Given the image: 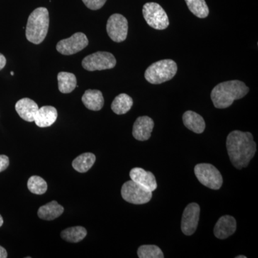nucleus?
Segmentation results:
<instances>
[{"label": "nucleus", "mask_w": 258, "mask_h": 258, "mask_svg": "<svg viewBox=\"0 0 258 258\" xmlns=\"http://www.w3.org/2000/svg\"><path fill=\"white\" fill-rule=\"evenodd\" d=\"M137 254L139 258H164L161 249L157 245L146 244L139 247Z\"/></svg>", "instance_id": "nucleus-26"}, {"label": "nucleus", "mask_w": 258, "mask_h": 258, "mask_svg": "<svg viewBox=\"0 0 258 258\" xmlns=\"http://www.w3.org/2000/svg\"><path fill=\"white\" fill-rule=\"evenodd\" d=\"M144 18L148 25L156 30H164L169 25V18L161 5L156 3H148L144 5Z\"/></svg>", "instance_id": "nucleus-6"}, {"label": "nucleus", "mask_w": 258, "mask_h": 258, "mask_svg": "<svg viewBox=\"0 0 258 258\" xmlns=\"http://www.w3.org/2000/svg\"><path fill=\"white\" fill-rule=\"evenodd\" d=\"M182 119L185 126L191 132L202 134L205 131L206 126L205 120L198 113L192 111H186L183 115Z\"/></svg>", "instance_id": "nucleus-18"}, {"label": "nucleus", "mask_w": 258, "mask_h": 258, "mask_svg": "<svg viewBox=\"0 0 258 258\" xmlns=\"http://www.w3.org/2000/svg\"><path fill=\"white\" fill-rule=\"evenodd\" d=\"M237 222L233 217L225 215L219 219L214 228V235L217 238L225 240L235 233Z\"/></svg>", "instance_id": "nucleus-13"}, {"label": "nucleus", "mask_w": 258, "mask_h": 258, "mask_svg": "<svg viewBox=\"0 0 258 258\" xmlns=\"http://www.w3.org/2000/svg\"><path fill=\"white\" fill-rule=\"evenodd\" d=\"M154 122L149 116H140L136 120L133 126V137L137 140L144 142L149 139L152 135Z\"/></svg>", "instance_id": "nucleus-14"}, {"label": "nucleus", "mask_w": 258, "mask_h": 258, "mask_svg": "<svg viewBox=\"0 0 258 258\" xmlns=\"http://www.w3.org/2000/svg\"><path fill=\"white\" fill-rule=\"evenodd\" d=\"M96 156L92 153H84L73 161L72 166L80 173L87 172L96 162Z\"/></svg>", "instance_id": "nucleus-21"}, {"label": "nucleus", "mask_w": 258, "mask_h": 258, "mask_svg": "<svg viewBox=\"0 0 258 258\" xmlns=\"http://www.w3.org/2000/svg\"><path fill=\"white\" fill-rule=\"evenodd\" d=\"M7 60L6 58L3 54L0 53V71L2 69H4L5 64H6Z\"/></svg>", "instance_id": "nucleus-29"}, {"label": "nucleus", "mask_w": 258, "mask_h": 258, "mask_svg": "<svg viewBox=\"0 0 258 258\" xmlns=\"http://www.w3.org/2000/svg\"><path fill=\"white\" fill-rule=\"evenodd\" d=\"M134 101L132 97L125 93H120L112 102L111 109L115 114H125L133 106Z\"/></svg>", "instance_id": "nucleus-20"}, {"label": "nucleus", "mask_w": 258, "mask_h": 258, "mask_svg": "<svg viewBox=\"0 0 258 258\" xmlns=\"http://www.w3.org/2000/svg\"><path fill=\"white\" fill-rule=\"evenodd\" d=\"M195 174L198 181L204 186L212 189H220L223 179L221 173L210 164H199L195 167Z\"/></svg>", "instance_id": "nucleus-5"}, {"label": "nucleus", "mask_w": 258, "mask_h": 258, "mask_svg": "<svg viewBox=\"0 0 258 258\" xmlns=\"http://www.w3.org/2000/svg\"><path fill=\"white\" fill-rule=\"evenodd\" d=\"M15 109L23 120L33 122L39 107L35 101L28 98H24L17 102Z\"/></svg>", "instance_id": "nucleus-16"}, {"label": "nucleus", "mask_w": 258, "mask_h": 258, "mask_svg": "<svg viewBox=\"0 0 258 258\" xmlns=\"http://www.w3.org/2000/svg\"><path fill=\"white\" fill-rule=\"evenodd\" d=\"M177 72V64L170 59L157 61L151 64L145 71L146 80L152 84H161L170 81Z\"/></svg>", "instance_id": "nucleus-4"}, {"label": "nucleus", "mask_w": 258, "mask_h": 258, "mask_svg": "<svg viewBox=\"0 0 258 258\" xmlns=\"http://www.w3.org/2000/svg\"><path fill=\"white\" fill-rule=\"evenodd\" d=\"M28 188L30 192L35 195H43L47 190L46 181L39 176H32L28 181Z\"/></svg>", "instance_id": "nucleus-25"}, {"label": "nucleus", "mask_w": 258, "mask_h": 258, "mask_svg": "<svg viewBox=\"0 0 258 258\" xmlns=\"http://www.w3.org/2000/svg\"><path fill=\"white\" fill-rule=\"evenodd\" d=\"M49 13L45 8H38L29 16L26 35L28 41L33 44L41 43L46 37L49 28Z\"/></svg>", "instance_id": "nucleus-3"}, {"label": "nucleus", "mask_w": 258, "mask_h": 258, "mask_svg": "<svg viewBox=\"0 0 258 258\" xmlns=\"http://www.w3.org/2000/svg\"><path fill=\"white\" fill-rule=\"evenodd\" d=\"M132 181L150 191H154L157 188V180L151 171L144 170L142 168L136 167L130 171Z\"/></svg>", "instance_id": "nucleus-12"}, {"label": "nucleus", "mask_w": 258, "mask_h": 258, "mask_svg": "<svg viewBox=\"0 0 258 258\" xmlns=\"http://www.w3.org/2000/svg\"><path fill=\"white\" fill-rule=\"evenodd\" d=\"M107 0H83V3L88 8L92 10H97L103 8Z\"/></svg>", "instance_id": "nucleus-27"}, {"label": "nucleus", "mask_w": 258, "mask_h": 258, "mask_svg": "<svg viewBox=\"0 0 258 258\" xmlns=\"http://www.w3.org/2000/svg\"><path fill=\"white\" fill-rule=\"evenodd\" d=\"M200 207L198 204L190 203L184 209L181 218V230L185 235H191L198 228Z\"/></svg>", "instance_id": "nucleus-11"}, {"label": "nucleus", "mask_w": 258, "mask_h": 258, "mask_svg": "<svg viewBox=\"0 0 258 258\" xmlns=\"http://www.w3.org/2000/svg\"><path fill=\"white\" fill-rule=\"evenodd\" d=\"M3 222H4V221H3V217H2L1 215H0V227H2V226H3Z\"/></svg>", "instance_id": "nucleus-31"}, {"label": "nucleus", "mask_w": 258, "mask_h": 258, "mask_svg": "<svg viewBox=\"0 0 258 258\" xmlns=\"http://www.w3.org/2000/svg\"><path fill=\"white\" fill-rule=\"evenodd\" d=\"M10 74L13 75H13H14L15 74H14V72H11V73H10Z\"/></svg>", "instance_id": "nucleus-33"}, {"label": "nucleus", "mask_w": 258, "mask_h": 258, "mask_svg": "<svg viewBox=\"0 0 258 258\" xmlns=\"http://www.w3.org/2000/svg\"><path fill=\"white\" fill-rule=\"evenodd\" d=\"M88 40L83 32H76L68 39L57 42L56 49L62 55H71L77 53L88 46Z\"/></svg>", "instance_id": "nucleus-10"}, {"label": "nucleus", "mask_w": 258, "mask_h": 258, "mask_svg": "<svg viewBox=\"0 0 258 258\" xmlns=\"http://www.w3.org/2000/svg\"><path fill=\"white\" fill-rule=\"evenodd\" d=\"M86 235H87V230L81 226L69 227L62 231L60 234L61 237L64 240L73 242V243L81 242L86 237Z\"/></svg>", "instance_id": "nucleus-23"}, {"label": "nucleus", "mask_w": 258, "mask_h": 258, "mask_svg": "<svg viewBox=\"0 0 258 258\" xmlns=\"http://www.w3.org/2000/svg\"><path fill=\"white\" fill-rule=\"evenodd\" d=\"M8 257V252L4 247L0 246V258H7Z\"/></svg>", "instance_id": "nucleus-30"}, {"label": "nucleus", "mask_w": 258, "mask_h": 258, "mask_svg": "<svg viewBox=\"0 0 258 258\" xmlns=\"http://www.w3.org/2000/svg\"><path fill=\"white\" fill-rule=\"evenodd\" d=\"M57 118V111L55 107L45 106L37 110L34 121L37 126L45 128L53 124Z\"/></svg>", "instance_id": "nucleus-15"}, {"label": "nucleus", "mask_w": 258, "mask_h": 258, "mask_svg": "<svg viewBox=\"0 0 258 258\" xmlns=\"http://www.w3.org/2000/svg\"><path fill=\"white\" fill-rule=\"evenodd\" d=\"M121 196L125 201L129 203L144 205L152 200V192L131 180L122 186Z\"/></svg>", "instance_id": "nucleus-7"}, {"label": "nucleus", "mask_w": 258, "mask_h": 258, "mask_svg": "<svg viewBox=\"0 0 258 258\" xmlns=\"http://www.w3.org/2000/svg\"><path fill=\"white\" fill-rule=\"evenodd\" d=\"M226 146L231 163L237 169L247 167L257 150L252 134L241 131L229 134Z\"/></svg>", "instance_id": "nucleus-1"}, {"label": "nucleus", "mask_w": 258, "mask_h": 258, "mask_svg": "<svg viewBox=\"0 0 258 258\" xmlns=\"http://www.w3.org/2000/svg\"><path fill=\"white\" fill-rule=\"evenodd\" d=\"M85 106L91 111H100L104 105L103 94L98 90H87L82 97Z\"/></svg>", "instance_id": "nucleus-17"}, {"label": "nucleus", "mask_w": 258, "mask_h": 258, "mask_svg": "<svg viewBox=\"0 0 258 258\" xmlns=\"http://www.w3.org/2000/svg\"><path fill=\"white\" fill-rule=\"evenodd\" d=\"M116 64L114 55L108 52H94L86 56L82 61V66L88 71H103L113 69Z\"/></svg>", "instance_id": "nucleus-8"}, {"label": "nucleus", "mask_w": 258, "mask_h": 258, "mask_svg": "<svg viewBox=\"0 0 258 258\" xmlns=\"http://www.w3.org/2000/svg\"><path fill=\"white\" fill-rule=\"evenodd\" d=\"M191 13L199 18H205L209 15V8L205 0H185Z\"/></svg>", "instance_id": "nucleus-24"}, {"label": "nucleus", "mask_w": 258, "mask_h": 258, "mask_svg": "<svg viewBox=\"0 0 258 258\" xmlns=\"http://www.w3.org/2000/svg\"><path fill=\"white\" fill-rule=\"evenodd\" d=\"M63 212V207L56 201H52L40 207L37 212V215L42 220L51 221L60 217Z\"/></svg>", "instance_id": "nucleus-19"}, {"label": "nucleus", "mask_w": 258, "mask_h": 258, "mask_svg": "<svg viewBox=\"0 0 258 258\" xmlns=\"http://www.w3.org/2000/svg\"><path fill=\"white\" fill-rule=\"evenodd\" d=\"M9 158L5 155H0V172L5 171L9 166Z\"/></svg>", "instance_id": "nucleus-28"}, {"label": "nucleus", "mask_w": 258, "mask_h": 258, "mask_svg": "<svg viewBox=\"0 0 258 258\" xmlns=\"http://www.w3.org/2000/svg\"><path fill=\"white\" fill-rule=\"evenodd\" d=\"M58 89L62 93H70L77 86V79L74 74L60 72L57 75Z\"/></svg>", "instance_id": "nucleus-22"}, {"label": "nucleus", "mask_w": 258, "mask_h": 258, "mask_svg": "<svg viewBox=\"0 0 258 258\" xmlns=\"http://www.w3.org/2000/svg\"><path fill=\"white\" fill-rule=\"evenodd\" d=\"M247 257H246V256H244V255H238V256H237V257H236V258H246Z\"/></svg>", "instance_id": "nucleus-32"}, {"label": "nucleus", "mask_w": 258, "mask_h": 258, "mask_svg": "<svg viewBox=\"0 0 258 258\" xmlns=\"http://www.w3.org/2000/svg\"><path fill=\"white\" fill-rule=\"evenodd\" d=\"M128 21L120 14L112 15L107 22L106 30L108 36L113 41L123 42L128 35Z\"/></svg>", "instance_id": "nucleus-9"}, {"label": "nucleus", "mask_w": 258, "mask_h": 258, "mask_svg": "<svg viewBox=\"0 0 258 258\" xmlns=\"http://www.w3.org/2000/svg\"><path fill=\"white\" fill-rule=\"evenodd\" d=\"M249 92V88L240 81H230L219 83L212 89L211 99L215 108H227L235 100L241 99Z\"/></svg>", "instance_id": "nucleus-2"}]
</instances>
